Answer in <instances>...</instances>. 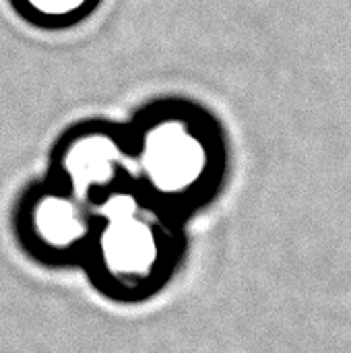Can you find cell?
Masks as SVG:
<instances>
[{"instance_id":"6da1fadb","label":"cell","mask_w":351,"mask_h":353,"mask_svg":"<svg viewBox=\"0 0 351 353\" xmlns=\"http://www.w3.org/2000/svg\"><path fill=\"white\" fill-rule=\"evenodd\" d=\"M128 134L130 182L163 209L203 203L221 184L223 139L205 114L174 103L153 108Z\"/></svg>"},{"instance_id":"7a4b0ae2","label":"cell","mask_w":351,"mask_h":353,"mask_svg":"<svg viewBox=\"0 0 351 353\" xmlns=\"http://www.w3.org/2000/svg\"><path fill=\"white\" fill-rule=\"evenodd\" d=\"M93 234L85 256L95 279L122 298L155 290L174 265V213L126 182L89 205Z\"/></svg>"},{"instance_id":"3957f363","label":"cell","mask_w":351,"mask_h":353,"mask_svg":"<svg viewBox=\"0 0 351 353\" xmlns=\"http://www.w3.org/2000/svg\"><path fill=\"white\" fill-rule=\"evenodd\" d=\"M83 205L130 182V134L112 124H83L56 145L52 180Z\"/></svg>"},{"instance_id":"277c9868","label":"cell","mask_w":351,"mask_h":353,"mask_svg":"<svg viewBox=\"0 0 351 353\" xmlns=\"http://www.w3.org/2000/svg\"><path fill=\"white\" fill-rule=\"evenodd\" d=\"M19 230L25 244L39 256L68 261L85 256L93 234V215L70 192L48 182L25 196Z\"/></svg>"},{"instance_id":"5b68a950","label":"cell","mask_w":351,"mask_h":353,"mask_svg":"<svg viewBox=\"0 0 351 353\" xmlns=\"http://www.w3.org/2000/svg\"><path fill=\"white\" fill-rule=\"evenodd\" d=\"M99 0H12L14 8L31 23L43 27H68L85 19Z\"/></svg>"}]
</instances>
